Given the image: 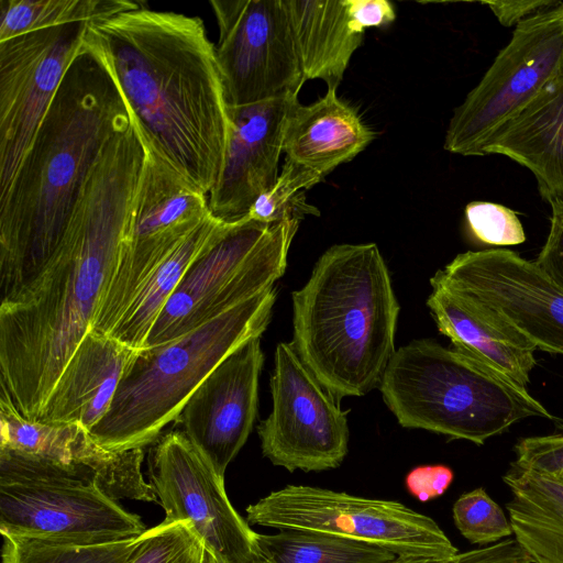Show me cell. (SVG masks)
Wrapping results in <instances>:
<instances>
[{
	"mask_svg": "<svg viewBox=\"0 0 563 563\" xmlns=\"http://www.w3.org/2000/svg\"><path fill=\"white\" fill-rule=\"evenodd\" d=\"M375 139L354 107L328 87L317 101L292 107L285 126L283 153L286 158L323 178L335 167L352 161Z\"/></svg>",
	"mask_w": 563,
	"mask_h": 563,
	"instance_id": "7402d4cb",
	"label": "cell"
},
{
	"mask_svg": "<svg viewBox=\"0 0 563 563\" xmlns=\"http://www.w3.org/2000/svg\"><path fill=\"white\" fill-rule=\"evenodd\" d=\"M452 510L457 530L471 543L493 544L514 534L505 511L483 487L462 494Z\"/></svg>",
	"mask_w": 563,
	"mask_h": 563,
	"instance_id": "1f68e13d",
	"label": "cell"
},
{
	"mask_svg": "<svg viewBox=\"0 0 563 563\" xmlns=\"http://www.w3.org/2000/svg\"><path fill=\"white\" fill-rule=\"evenodd\" d=\"M250 525L327 533L385 548L397 555L449 559L459 553L430 517L396 500L307 485H287L246 508Z\"/></svg>",
	"mask_w": 563,
	"mask_h": 563,
	"instance_id": "ba28073f",
	"label": "cell"
},
{
	"mask_svg": "<svg viewBox=\"0 0 563 563\" xmlns=\"http://www.w3.org/2000/svg\"><path fill=\"white\" fill-rule=\"evenodd\" d=\"M465 221L471 236L485 245L510 246L526 241L516 212L489 201H472L465 207Z\"/></svg>",
	"mask_w": 563,
	"mask_h": 563,
	"instance_id": "d6a6232c",
	"label": "cell"
},
{
	"mask_svg": "<svg viewBox=\"0 0 563 563\" xmlns=\"http://www.w3.org/2000/svg\"><path fill=\"white\" fill-rule=\"evenodd\" d=\"M550 231L534 263L563 290V200H553Z\"/></svg>",
	"mask_w": 563,
	"mask_h": 563,
	"instance_id": "e575fe53",
	"label": "cell"
},
{
	"mask_svg": "<svg viewBox=\"0 0 563 563\" xmlns=\"http://www.w3.org/2000/svg\"><path fill=\"white\" fill-rule=\"evenodd\" d=\"M230 108L298 95L306 81L285 0H211Z\"/></svg>",
	"mask_w": 563,
	"mask_h": 563,
	"instance_id": "7c38bea8",
	"label": "cell"
},
{
	"mask_svg": "<svg viewBox=\"0 0 563 563\" xmlns=\"http://www.w3.org/2000/svg\"><path fill=\"white\" fill-rule=\"evenodd\" d=\"M515 539L532 563H563V475H542L511 463L503 476Z\"/></svg>",
	"mask_w": 563,
	"mask_h": 563,
	"instance_id": "d4e9b609",
	"label": "cell"
},
{
	"mask_svg": "<svg viewBox=\"0 0 563 563\" xmlns=\"http://www.w3.org/2000/svg\"><path fill=\"white\" fill-rule=\"evenodd\" d=\"M321 180L319 174L285 159L275 185L254 202L246 216L264 223L319 216V210L306 202L303 192Z\"/></svg>",
	"mask_w": 563,
	"mask_h": 563,
	"instance_id": "f546056e",
	"label": "cell"
},
{
	"mask_svg": "<svg viewBox=\"0 0 563 563\" xmlns=\"http://www.w3.org/2000/svg\"><path fill=\"white\" fill-rule=\"evenodd\" d=\"M378 388L401 427L477 445L523 419L553 418L526 387L432 339L396 350Z\"/></svg>",
	"mask_w": 563,
	"mask_h": 563,
	"instance_id": "8992f818",
	"label": "cell"
},
{
	"mask_svg": "<svg viewBox=\"0 0 563 563\" xmlns=\"http://www.w3.org/2000/svg\"><path fill=\"white\" fill-rule=\"evenodd\" d=\"M205 544L187 520L162 522L139 538L131 563H202Z\"/></svg>",
	"mask_w": 563,
	"mask_h": 563,
	"instance_id": "4dcf8cb0",
	"label": "cell"
},
{
	"mask_svg": "<svg viewBox=\"0 0 563 563\" xmlns=\"http://www.w3.org/2000/svg\"><path fill=\"white\" fill-rule=\"evenodd\" d=\"M130 121L117 80L85 36L13 179L0 192L1 302L48 264L92 167Z\"/></svg>",
	"mask_w": 563,
	"mask_h": 563,
	"instance_id": "3957f363",
	"label": "cell"
},
{
	"mask_svg": "<svg viewBox=\"0 0 563 563\" xmlns=\"http://www.w3.org/2000/svg\"><path fill=\"white\" fill-rule=\"evenodd\" d=\"M263 563V562H262Z\"/></svg>",
	"mask_w": 563,
	"mask_h": 563,
	"instance_id": "60d3db41",
	"label": "cell"
},
{
	"mask_svg": "<svg viewBox=\"0 0 563 563\" xmlns=\"http://www.w3.org/2000/svg\"><path fill=\"white\" fill-rule=\"evenodd\" d=\"M488 154L528 168L548 202L563 200V76L490 137L483 150Z\"/></svg>",
	"mask_w": 563,
	"mask_h": 563,
	"instance_id": "603a6c76",
	"label": "cell"
},
{
	"mask_svg": "<svg viewBox=\"0 0 563 563\" xmlns=\"http://www.w3.org/2000/svg\"><path fill=\"white\" fill-rule=\"evenodd\" d=\"M273 408L258 428L263 455L289 472H320L347 454L349 410L329 394L291 343L276 346L271 375Z\"/></svg>",
	"mask_w": 563,
	"mask_h": 563,
	"instance_id": "4fadbf2b",
	"label": "cell"
},
{
	"mask_svg": "<svg viewBox=\"0 0 563 563\" xmlns=\"http://www.w3.org/2000/svg\"><path fill=\"white\" fill-rule=\"evenodd\" d=\"M141 518L98 486L70 479L0 478V532L75 545L140 538Z\"/></svg>",
	"mask_w": 563,
	"mask_h": 563,
	"instance_id": "9a60e30c",
	"label": "cell"
},
{
	"mask_svg": "<svg viewBox=\"0 0 563 563\" xmlns=\"http://www.w3.org/2000/svg\"><path fill=\"white\" fill-rule=\"evenodd\" d=\"M233 222L211 214L189 233L141 284L110 336L131 349H143L152 327L189 266L222 239Z\"/></svg>",
	"mask_w": 563,
	"mask_h": 563,
	"instance_id": "484cf974",
	"label": "cell"
},
{
	"mask_svg": "<svg viewBox=\"0 0 563 563\" xmlns=\"http://www.w3.org/2000/svg\"><path fill=\"white\" fill-rule=\"evenodd\" d=\"M255 547L263 563H390L398 556L369 543L299 530L256 532Z\"/></svg>",
	"mask_w": 563,
	"mask_h": 563,
	"instance_id": "4316f807",
	"label": "cell"
},
{
	"mask_svg": "<svg viewBox=\"0 0 563 563\" xmlns=\"http://www.w3.org/2000/svg\"><path fill=\"white\" fill-rule=\"evenodd\" d=\"M451 558L435 559V558L417 556V555H398L390 563H448Z\"/></svg>",
	"mask_w": 563,
	"mask_h": 563,
	"instance_id": "f35d334b",
	"label": "cell"
},
{
	"mask_svg": "<svg viewBox=\"0 0 563 563\" xmlns=\"http://www.w3.org/2000/svg\"><path fill=\"white\" fill-rule=\"evenodd\" d=\"M146 142L207 196L232 133L216 45L203 21L146 7L88 23Z\"/></svg>",
	"mask_w": 563,
	"mask_h": 563,
	"instance_id": "7a4b0ae2",
	"label": "cell"
},
{
	"mask_svg": "<svg viewBox=\"0 0 563 563\" xmlns=\"http://www.w3.org/2000/svg\"><path fill=\"white\" fill-rule=\"evenodd\" d=\"M453 477L452 470L445 465H421L407 474L405 483L415 498L426 503L443 495Z\"/></svg>",
	"mask_w": 563,
	"mask_h": 563,
	"instance_id": "d590c367",
	"label": "cell"
},
{
	"mask_svg": "<svg viewBox=\"0 0 563 563\" xmlns=\"http://www.w3.org/2000/svg\"><path fill=\"white\" fill-rule=\"evenodd\" d=\"M148 474L164 522H191L221 563H262L256 532L231 505L220 476L180 430L165 434L152 449Z\"/></svg>",
	"mask_w": 563,
	"mask_h": 563,
	"instance_id": "5bb4252c",
	"label": "cell"
},
{
	"mask_svg": "<svg viewBox=\"0 0 563 563\" xmlns=\"http://www.w3.org/2000/svg\"><path fill=\"white\" fill-rule=\"evenodd\" d=\"M563 76V2L515 26L481 81L450 119L443 147L484 156L490 137Z\"/></svg>",
	"mask_w": 563,
	"mask_h": 563,
	"instance_id": "9c48e42d",
	"label": "cell"
},
{
	"mask_svg": "<svg viewBox=\"0 0 563 563\" xmlns=\"http://www.w3.org/2000/svg\"><path fill=\"white\" fill-rule=\"evenodd\" d=\"M136 352L110 335L90 330L64 367L37 420L79 423L90 432L110 409Z\"/></svg>",
	"mask_w": 563,
	"mask_h": 563,
	"instance_id": "44dd1931",
	"label": "cell"
},
{
	"mask_svg": "<svg viewBox=\"0 0 563 563\" xmlns=\"http://www.w3.org/2000/svg\"><path fill=\"white\" fill-rule=\"evenodd\" d=\"M263 364L261 336H256L205 378L177 419L189 441L222 477L252 431Z\"/></svg>",
	"mask_w": 563,
	"mask_h": 563,
	"instance_id": "ac0fdd59",
	"label": "cell"
},
{
	"mask_svg": "<svg viewBox=\"0 0 563 563\" xmlns=\"http://www.w3.org/2000/svg\"><path fill=\"white\" fill-rule=\"evenodd\" d=\"M0 420V478L70 479L95 484L117 501H157L142 474L143 449L111 452L79 423L26 419L3 385Z\"/></svg>",
	"mask_w": 563,
	"mask_h": 563,
	"instance_id": "30bf717a",
	"label": "cell"
},
{
	"mask_svg": "<svg viewBox=\"0 0 563 563\" xmlns=\"http://www.w3.org/2000/svg\"><path fill=\"white\" fill-rule=\"evenodd\" d=\"M300 220L264 223L245 216L234 221L228 233L189 266L144 347L177 339L273 288L286 271Z\"/></svg>",
	"mask_w": 563,
	"mask_h": 563,
	"instance_id": "52a82bcc",
	"label": "cell"
},
{
	"mask_svg": "<svg viewBox=\"0 0 563 563\" xmlns=\"http://www.w3.org/2000/svg\"><path fill=\"white\" fill-rule=\"evenodd\" d=\"M351 25L360 33L380 27L396 19L394 4L387 0H345Z\"/></svg>",
	"mask_w": 563,
	"mask_h": 563,
	"instance_id": "8d00e7d4",
	"label": "cell"
},
{
	"mask_svg": "<svg viewBox=\"0 0 563 563\" xmlns=\"http://www.w3.org/2000/svg\"><path fill=\"white\" fill-rule=\"evenodd\" d=\"M431 286L427 306L453 349L526 387L537 364V346L478 301L440 285Z\"/></svg>",
	"mask_w": 563,
	"mask_h": 563,
	"instance_id": "ffe728a7",
	"label": "cell"
},
{
	"mask_svg": "<svg viewBox=\"0 0 563 563\" xmlns=\"http://www.w3.org/2000/svg\"><path fill=\"white\" fill-rule=\"evenodd\" d=\"M128 0H0V42L54 26L90 23L142 8Z\"/></svg>",
	"mask_w": 563,
	"mask_h": 563,
	"instance_id": "83f0119b",
	"label": "cell"
},
{
	"mask_svg": "<svg viewBox=\"0 0 563 563\" xmlns=\"http://www.w3.org/2000/svg\"><path fill=\"white\" fill-rule=\"evenodd\" d=\"M430 284L478 301L537 349L563 355V290L534 262L507 249L467 251Z\"/></svg>",
	"mask_w": 563,
	"mask_h": 563,
	"instance_id": "e0dca14e",
	"label": "cell"
},
{
	"mask_svg": "<svg viewBox=\"0 0 563 563\" xmlns=\"http://www.w3.org/2000/svg\"><path fill=\"white\" fill-rule=\"evenodd\" d=\"M145 143L146 161L133 222L90 329L106 335H110L147 276L212 214L208 196Z\"/></svg>",
	"mask_w": 563,
	"mask_h": 563,
	"instance_id": "8fae6325",
	"label": "cell"
},
{
	"mask_svg": "<svg viewBox=\"0 0 563 563\" xmlns=\"http://www.w3.org/2000/svg\"><path fill=\"white\" fill-rule=\"evenodd\" d=\"M291 297L290 343L323 388L340 402L378 386L400 307L377 245H332Z\"/></svg>",
	"mask_w": 563,
	"mask_h": 563,
	"instance_id": "277c9868",
	"label": "cell"
},
{
	"mask_svg": "<svg viewBox=\"0 0 563 563\" xmlns=\"http://www.w3.org/2000/svg\"><path fill=\"white\" fill-rule=\"evenodd\" d=\"M561 2L558 0H501L485 2V4L501 25L510 27Z\"/></svg>",
	"mask_w": 563,
	"mask_h": 563,
	"instance_id": "74e56055",
	"label": "cell"
},
{
	"mask_svg": "<svg viewBox=\"0 0 563 563\" xmlns=\"http://www.w3.org/2000/svg\"><path fill=\"white\" fill-rule=\"evenodd\" d=\"M275 300L273 287L177 339L137 350L110 409L90 430L93 440L111 452L143 449L154 442L227 356L262 336Z\"/></svg>",
	"mask_w": 563,
	"mask_h": 563,
	"instance_id": "5b68a950",
	"label": "cell"
},
{
	"mask_svg": "<svg viewBox=\"0 0 563 563\" xmlns=\"http://www.w3.org/2000/svg\"><path fill=\"white\" fill-rule=\"evenodd\" d=\"M135 120L92 167L43 271L0 305V376L19 412L37 420L90 331L133 222L146 143Z\"/></svg>",
	"mask_w": 563,
	"mask_h": 563,
	"instance_id": "6da1fadb",
	"label": "cell"
},
{
	"mask_svg": "<svg viewBox=\"0 0 563 563\" xmlns=\"http://www.w3.org/2000/svg\"><path fill=\"white\" fill-rule=\"evenodd\" d=\"M303 77L338 87L364 33L353 29L345 0H285Z\"/></svg>",
	"mask_w": 563,
	"mask_h": 563,
	"instance_id": "cb8c5ba5",
	"label": "cell"
},
{
	"mask_svg": "<svg viewBox=\"0 0 563 563\" xmlns=\"http://www.w3.org/2000/svg\"><path fill=\"white\" fill-rule=\"evenodd\" d=\"M520 468L542 475H563V433L520 439L515 445Z\"/></svg>",
	"mask_w": 563,
	"mask_h": 563,
	"instance_id": "836d02e7",
	"label": "cell"
},
{
	"mask_svg": "<svg viewBox=\"0 0 563 563\" xmlns=\"http://www.w3.org/2000/svg\"><path fill=\"white\" fill-rule=\"evenodd\" d=\"M202 563H221L210 551L205 549Z\"/></svg>",
	"mask_w": 563,
	"mask_h": 563,
	"instance_id": "ab89813d",
	"label": "cell"
},
{
	"mask_svg": "<svg viewBox=\"0 0 563 563\" xmlns=\"http://www.w3.org/2000/svg\"><path fill=\"white\" fill-rule=\"evenodd\" d=\"M1 536L2 563H131L139 548V538L101 545H75Z\"/></svg>",
	"mask_w": 563,
	"mask_h": 563,
	"instance_id": "f1b7e54d",
	"label": "cell"
},
{
	"mask_svg": "<svg viewBox=\"0 0 563 563\" xmlns=\"http://www.w3.org/2000/svg\"><path fill=\"white\" fill-rule=\"evenodd\" d=\"M87 27L74 23L0 42V192L13 179Z\"/></svg>",
	"mask_w": 563,
	"mask_h": 563,
	"instance_id": "2e32d148",
	"label": "cell"
},
{
	"mask_svg": "<svg viewBox=\"0 0 563 563\" xmlns=\"http://www.w3.org/2000/svg\"><path fill=\"white\" fill-rule=\"evenodd\" d=\"M298 95L230 108L233 128L220 176L208 195L218 219L245 217L254 202L276 183L285 126Z\"/></svg>",
	"mask_w": 563,
	"mask_h": 563,
	"instance_id": "d6986e66",
	"label": "cell"
}]
</instances>
